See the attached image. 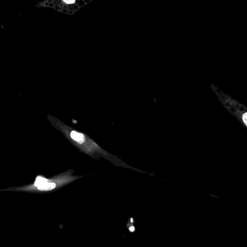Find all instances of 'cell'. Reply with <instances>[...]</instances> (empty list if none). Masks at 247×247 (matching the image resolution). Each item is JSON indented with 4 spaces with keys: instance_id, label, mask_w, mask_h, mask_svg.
Returning a JSON list of instances; mask_svg holds the SVG:
<instances>
[{
    "instance_id": "2",
    "label": "cell",
    "mask_w": 247,
    "mask_h": 247,
    "mask_svg": "<svg viewBox=\"0 0 247 247\" xmlns=\"http://www.w3.org/2000/svg\"><path fill=\"white\" fill-rule=\"evenodd\" d=\"M56 187V184L53 182L48 183L46 182L43 185L40 186L38 187V189L41 191H49L51 190Z\"/></svg>"
},
{
    "instance_id": "5",
    "label": "cell",
    "mask_w": 247,
    "mask_h": 247,
    "mask_svg": "<svg viewBox=\"0 0 247 247\" xmlns=\"http://www.w3.org/2000/svg\"><path fill=\"white\" fill-rule=\"evenodd\" d=\"M63 2L64 3H65L66 4H73L75 3V1H72V0H70V1H63Z\"/></svg>"
},
{
    "instance_id": "4",
    "label": "cell",
    "mask_w": 247,
    "mask_h": 247,
    "mask_svg": "<svg viewBox=\"0 0 247 247\" xmlns=\"http://www.w3.org/2000/svg\"><path fill=\"white\" fill-rule=\"evenodd\" d=\"M47 182V180L46 179L43 178L42 177H38L36 178L34 184L36 186L39 187L41 185H43Z\"/></svg>"
},
{
    "instance_id": "3",
    "label": "cell",
    "mask_w": 247,
    "mask_h": 247,
    "mask_svg": "<svg viewBox=\"0 0 247 247\" xmlns=\"http://www.w3.org/2000/svg\"><path fill=\"white\" fill-rule=\"evenodd\" d=\"M134 219L133 218H130L128 220L127 226V228H128L130 232H134L135 231V227L134 225Z\"/></svg>"
},
{
    "instance_id": "1",
    "label": "cell",
    "mask_w": 247,
    "mask_h": 247,
    "mask_svg": "<svg viewBox=\"0 0 247 247\" xmlns=\"http://www.w3.org/2000/svg\"><path fill=\"white\" fill-rule=\"evenodd\" d=\"M70 136L73 139L78 142L79 143H82L85 140V137L83 134L79 133L76 131H72L70 133Z\"/></svg>"
}]
</instances>
